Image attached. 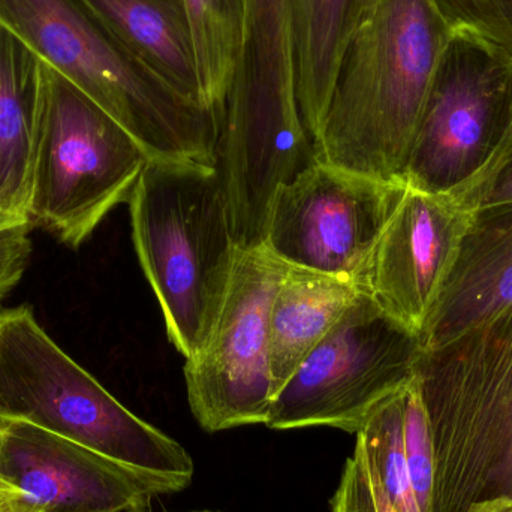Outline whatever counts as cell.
<instances>
[{
	"mask_svg": "<svg viewBox=\"0 0 512 512\" xmlns=\"http://www.w3.org/2000/svg\"><path fill=\"white\" fill-rule=\"evenodd\" d=\"M451 35L432 0H379L343 54L315 158L405 185L415 134Z\"/></svg>",
	"mask_w": 512,
	"mask_h": 512,
	"instance_id": "obj_1",
	"label": "cell"
},
{
	"mask_svg": "<svg viewBox=\"0 0 512 512\" xmlns=\"http://www.w3.org/2000/svg\"><path fill=\"white\" fill-rule=\"evenodd\" d=\"M0 21L122 125L150 161L216 164L218 114L174 92L83 0H0Z\"/></svg>",
	"mask_w": 512,
	"mask_h": 512,
	"instance_id": "obj_2",
	"label": "cell"
},
{
	"mask_svg": "<svg viewBox=\"0 0 512 512\" xmlns=\"http://www.w3.org/2000/svg\"><path fill=\"white\" fill-rule=\"evenodd\" d=\"M414 378L432 436L430 512L512 498V306L423 349Z\"/></svg>",
	"mask_w": 512,
	"mask_h": 512,
	"instance_id": "obj_3",
	"label": "cell"
},
{
	"mask_svg": "<svg viewBox=\"0 0 512 512\" xmlns=\"http://www.w3.org/2000/svg\"><path fill=\"white\" fill-rule=\"evenodd\" d=\"M128 204L138 261L186 360L218 318L240 249L221 177L204 162L149 161Z\"/></svg>",
	"mask_w": 512,
	"mask_h": 512,
	"instance_id": "obj_4",
	"label": "cell"
},
{
	"mask_svg": "<svg viewBox=\"0 0 512 512\" xmlns=\"http://www.w3.org/2000/svg\"><path fill=\"white\" fill-rule=\"evenodd\" d=\"M0 421H20L83 445L182 492L188 451L132 414L72 360L29 306L0 309Z\"/></svg>",
	"mask_w": 512,
	"mask_h": 512,
	"instance_id": "obj_5",
	"label": "cell"
},
{
	"mask_svg": "<svg viewBox=\"0 0 512 512\" xmlns=\"http://www.w3.org/2000/svg\"><path fill=\"white\" fill-rule=\"evenodd\" d=\"M149 161L122 125L47 66L27 203L33 228L80 248L111 210L128 203Z\"/></svg>",
	"mask_w": 512,
	"mask_h": 512,
	"instance_id": "obj_6",
	"label": "cell"
},
{
	"mask_svg": "<svg viewBox=\"0 0 512 512\" xmlns=\"http://www.w3.org/2000/svg\"><path fill=\"white\" fill-rule=\"evenodd\" d=\"M236 77L219 122L222 173L246 188H274L313 161L295 83L291 0H243Z\"/></svg>",
	"mask_w": 512,
	"mask_h": 512,
	"instance_id": "obj_7",
	"label": "cell"
},
{
	"mask_svg": "<svg viewBox=\"0 0 512 512\" xmlns=\"http://www.w3.org/2000/svg\"><path fill=\"white\" fill-rule=\"evenodd\" d=\"M421 352L420 336L361 291L274 397L265 426L357 433L378 403L414 378Z\"/></svg>",
	"mask_w": 512,
	"mask_h": 512,
	"instance_id": "obj_8",
	"label": "cell"
},
{
	"mask_svg": "<svg viewBox=\"0 0 512 512\" xmlns=\"http://www.w3.org/2000/svg\"><path fill=\"white\" fill-rule=\"evenodd\" d=\"M512 114V60L453 30L439 60L405 171V185L454 195L495 155Z\"/></svg>",
	"mask_w": 512,
	"mask_h": 512,
	"instance_id": "obj_9",
	"label": "cell"
},
{
	"mask_svg": "<svg viewBox=\"0 0 512 512\" xmlns=\"http://www.w3.org/2000/svg\"><path fill=\"white\" fill-rule=\"evenodd\" d=\"M286 264L265 246L239 249L206 342L186 358L189 405L207 432L265 424L276 397L270 369V310Z\"/></svg>",
	"mask_w": 512,
	"mask_h": 512,
	"instance_id": "obj_10",
	"label": "cell"
},
{
	"mask_svg": "<svg viewBox=\"0 0 512 512\" xmlns=\"http://www.w3.org/2000/svg\"><path fill=\"white\" fill-rule=\"evenodd\" d=\"M405 188L315 159L277 191L264 246L283 264L360 288L373 248Z\"/></svg>",
	"mask_w": 512,
	"mask_h": 512,
	"instance_id": "obj_11",
	"label": "cell"
},
{
	"mask_svg": "<svg viewBox=\"0 0 512 512\" xmlns=\"http://www.w3.org/2000/svg\"><path fill=\"white\" fill-rule=\"evenodd\" d=\"M0 480L26 512H146L159 495L176 493L62 436L20 421H0Z\"/></svg>",
	"mask_w": 512,
	"mask_h": 512,
	"instance_id": "obj_12",
	"label": "cell"
},
{
	"mask_svg": "<svg viewBox=\"0 0 512 512\" xmlns=\"http://www.w3.org/2000/svg\"><path fill=\"white\" fill-rule=\"evenodd\" d=\"M469 222L471 212L453 195L406 186L373 248L361 291L420 336Z\"/></svg>",
	"mask_w": 512,
	"mask_h": 512,
	"instance_id": "obj_13",
	"label": "cell"
},
{
	"mask_svg": "<svg viewBox=\"0 0 512 512\" xmlns=\"http://www.w3.org/2000/svg\"><path fill=\"white\" fill-rule=\"evenodd\" d=\"M512 306V203L471 212L456 261L420 333L423 349Z\"/></svg>",
	"mask_w": 512,
	"mask_h": 512,
	"instance_id": "obj_14",
	"label": "cell"
},
{
	"mask_svg": "<svg viewBox=\"0 0 512 512\" xmlns=\"http://www.w3.org/2000/svg\"><path fill=\"white\" fill-rule=\"evenodd\" d=\"M47 65L0 21V200L27 218Z\"/></svg>",
	"mask_w": 512,
	"mask_h": 512,
	"instance_id": "obj_15",
	"label": "cell"
},
{
	"mask_svg": "<svg viewBox=\"0 0 512 512\" xmlns=\"http://www.w3.org/2000/svg\"><path fill=\"white\" fill-rule=\"evenodd\" d=\"M83 2L141 63L174 92L209 108L204 104L185 0Z\"/></svg>",
	"mask_w": 512,
	"mask_h": 512,
	"instance_id": "obj_16",
	"label": "cell"
},
{
	"mask_svg": "<svg viewBox=\"0 0 512 512\" xmlns=\"http://www.w3.org/2000/svg\"><path fill=\"white\" fill-rule=\"evenodd\" d=\"M378 2L291 0L298 105L313 146L321 134L343 54Z\"/></svg>",
	"mask_w": 512,
	"mask_h": 512,
	"instance_id": "obj_17",
	"label": "cell"
},
{
	"mask_svg": "<svg viewBox=\"0 0 512 512\" xmlns=\"http://www.w3.org/2000/svg\"><path fill=\"white\" fill-rule=\"evenodd\" d=\"M360 292L349 280L286 265L270 310V369L276 396Z\"/></svg>",
	"mask_w": 512,
	"mask_h": 512,
	"instance_id": "obj_18",
	"label": "cell"
},
{
	"mask_svg": "<svg viewBox=\"0 0 512 512\" xmlns=\"http://www.w3.org/2000/svg\"><path fill=\"white\" fill-rule=\"evenodd\" d=\"M204 104L218 114L236 77L245 30L243 0H185Z\"/></svg>",
	"mask_w": 512,
	"mask_h": 512,
	"instance_id": "obj_19",
	"label": "cell"
},
{
	"mask_svg": "<svg viewBox=\"0 0 512 512\" xmlns=\"http://www.w3.org/2000/svg\"><path fill=\"white\" fill-rule=\"evenodd\" d=\"M453 30L489 42L512 60V0H432Z\"/></svg>",
	"mask_w": 512,
	"mask_h": 512,
	"instance_id": "obj_20",
	"label": "cell"
},
{
	"mask_svg": "<svg viewBox=\"0 0 512 512\" xmlns=\"http://www.w3.org/2000/svg\"><path fill=\"white\" fill-rule=\"evenodd\" d=\"M405 445L418 507L421 512H430L435 474L432 436L415 378L405 390Z\"/></svg>",
	"mask_w": 512,
	"mask_h": 512,
	"instance_id": "obj_21",
	"label": "cell"
},
{
	"mask_svg": "<svg viewBox=\"0 0 512 512\" xmlns=\"http://www.w3.org/2000/svg\"><path fill=\"white\" fill-rule=\"evenodd\" d=\"M453 197L469 212L512 203V114L507 132L489 164Z\"/></svg>",
	"mask_w": 512,
	"mask_h": 512,
	"instance_id": "obj_22",
	"label": "cell"
},
{
	"mask_svg": "<svg viewBox=\"0 0 512 512\" xmlns=\"http://www.w3.org/2000/svg\"><path fill=\"white\" fill-rule=\"evenodd\" d=\"M331 512H405L369 474L357 457H349L339 487L331 499Z\"/></svg>",
	"mask_w": 512,
	"mask_h": 512,
	"instance_id": "obj_23",
	"label": "cell"
},
{
	"mask_svg": "<svg viewBox=\"0 0 512 512\" xmlns=\"http://www.w3.org/2000/svg\"><path fill=\"white\" fill-rule=\"evenodd\" d=\"M29 221L0 228V301L15 288L32 254Z\"/></svg>",
	"mask_w": 512,
	"mask_h": 512,
	"instance_id": "obj_24",
	"label": "cell"
},
{
	"mask_svg": "<svg viewBox=\"0 0 512 512\" xmlns=\"http://www.w3.org/2000/svg\"><path fill=\"white\" fill-rule=\"evenodd\" d=\"M0 512H26L18 493L2 480H0Z\"/></svg>",
	"mask_w": 512,
	"mask_h": 512,
	"instance_id": "obj_25",
	"label": "cell"
},
{
	"mask_svg": "<svg viewBox=\"0 0 512 512\" xmlns=\"http://www.w3.org/2000/svg\"><path fill=\"white\" fill-rule=\"evenodd\" d=\"M468 512H512V498H496L472 505Z\"/></svg>",
	"mask_w": 512,
	"mask_h": 512,
	"instance_id": "obj_26",
	"label": "cell"
},
{
	"mask_svg": "<svg viewBox=\"0 0 512 512\" xmlns=\"http://www.w3.org/2000/svg\"><path fill=\"white\" fill-rule=\"evenodd\" d=\"M29 221L26 216L17 215V213L2 212L0 213V228L8 227V225L17 224V222Z\"/></svg>",
	"mask_w": 512,
	"mask_h": 512,
	"instance_id": "obj_27",
	"label": "cell"
},
{
	"mask_svg": "<svg viewBox=\"0 0 512 512\" xmlns=\"http://www.w3.org/2000/svg\"><path fill=\"white\" fill-rule=\"evenodd\" d=\"M2 212H8V210L5 209V206H3L2 200H0V213H2Z\"/></svg>",
	"mask_w": 512,
	"mask_h": 512,
	"instance_id": "obj_28",
	"label": "cell"
}]
</instances>
